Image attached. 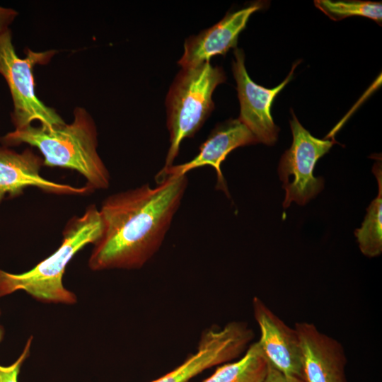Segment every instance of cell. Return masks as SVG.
<instances>
[{
    "label": "cell",
    "mask_w": 382,
    "mask_h": 382,
    "mask_svg": "<svg viewBox=\"0 0 382 382\" xmlns=\"http://www.w3.org/2000/svg\"><path fill=\"white\" fill-rule=\"evenodd\" d=\"M187 186L186 175H169L110 195L100 214L103 231L88 260L93 271L139 269L161 248Z\"/></svg>",
    "instance_id": "6da1fadb"
},
{
    "label": "cell",
    "mask_w": 382,
    "mask_h": 382,
    "mask_svg": "<svg viewBox=\"0 0 382 382\" xmlns=\"http://www.w3.org/2000/svg\"><path fill=\"white\" fill-rule=\"evenodd\" d=\"M97 129L84 108L74 110L71 124L52 128L33 126L14 129L0 139L5 146L28 144L43 156V165L73 169L81 174L92 191L110 185V175L97 151Z\"/></svg>",
    "instance_id": "7a4b0ae2"
},
{
    "label": "cell",
    "mask_w": 382,
    "mask_h": 382,
    "mask_svg": "<svg viewBox=\"0 0 382 382\" xmlns=\"http://www.w3.org/2000/svg\"><path fill=\"white\" fill-rule=\"evenodd\" d=\"M102 231L99 209L95 204H91L82 216H74L68 221L63 231L61 245L33 269L21 274H11L0 270V297L23 290L42 301L75 303L76 296L62 284L66 267L84 246L94 244Z\"/></svg>",
    "instance_id": "3957f363"
},
{
    "label": "cell",
    "mask_w": 382,
    "mask_h": 382,
    "mask_svg": "<svg viewBox=\"0 0 382 382\" xmlns=\"http://www.w3.org/2000/svg\"><path fill=\"white\" fill-rule=\"evenodd\" d=\"M225 81L222 68L209 61L183 67L176 75L166 100L170 146L160 171L173 166L183 140L192 137L203 125L214 108L213 92Z\"/></svg>",
    "instance_id": "277c9868"
},
{
    "label": "cell",
    "mask_w": 382,
    "mask_h": 382,
    "mask_svg": "<svg viewBox=\"0 0 382 382\" xmlns=\"http://www.w3.org/2000/svg\"><path fill=\"white\" fill-rule=\"evenodd\" d=\"M55 52L54 50L37 52L27 49L26 57L20 58L12 42L11 29L0 32V74L11 93V120L15 129L28 127L35 120L47 128L65 124L54 109L38 98L35 91L34 66L47 64Z\"/></svg>",
    "instance_id": "5b68a950"
},
{
    "label": "cell",
    "mask_w": 382,
    "mask_h": 382,
    "mask_svg": "<svg viewBox=\"0 0 382 382\" xmlns=\"http://www.w3.org/2000/svg\"><path fill=\"white\" fill-rule=\"evenodd\" d=\"M292 113L290 127L293 136L291 147L282 155L278 174L285 190L284 208L294 202L304 205L315 197L324 187L321 177L313 175L318 160L328 153L333 140L320 139L313 137Z\"/></svg>",
    "instance_id": "8992f818"
},
{
    "label": "cell",
    "mask_w": 382,
    "mask_h": 382,
    "mask_svg": "<svg viewBox=\"0 0 382 382\" xmlns=\"http://www.w3.org/2000/svg\"><path fill=\"white\" fill-rule=\"evenodd\" d=\"M253 337L243 322H230L223 328H212L202 336L197 352L182 364L151 382H187L204 370L239 356Z\"/></svg>",
    "instance_id": "52a82bcc"
},
{
    "label": "cell",
    "mask_w": 382,
    "mask_h": 382,
    "mask_svg": "<svg viewBox=\"0 0 382 382\" xmlns=\"http://www.w3.org/2000/svg\"><path fill=\"white\" fill-rule=\"evenodd\" d=\"M234 56L232 70L241 105L238 119L252 132L257 143L273 145L277 140L279 129L274 123L271 106L276 96L291 80L296 64L279 86L269 89L251 80L245 66V56L242 50L235 48Z\"/></svg>",
    "instance_id": "ba28073f"
},
{
    "label": "cell",
    "mask_w": 382,
    "mask_h": 382,
    "mask_svg": "<svg viewBox=\"0 0 382 382\" xmlns=\"http://www.w3.org/2000/svg\"><path fill=\"white\" fill-rule=\"evenodd\" d=\"M253 309L260 331L257 342L269 365L303 379L301 349L295 328L288 326L257 296L253 299Z\"/></svg>",
    "instance_id": "9c48e42d"
},
{
    "label": "cell",
    "mask_w": 382,
    "mask_h": 382,
    "mask_svg": "<svg viewBox=\"0 0 382 382\" xmlns=\"http://www.w3.org/2000/svg\"><path fill=\"white\" fill-rule=\"evenodd\" d=\"M257 141L252 132L238 119L229 120L218 125L210 133L208 138L201 144L199 153L191 161L171 166L156 175L157 183L169 175H181L195 168L206 165L213 167L216 173V189L222 190L227 197L229 192L221 166L228 156L235 149Z\"/></svg>",
    "instance_id": "30bf717a"
},
{
    "label": "cell",
    "mask_w": 382,
    "mask_h": 382,
    "mask_svg": "<svg viewBox=\"0 0 382 382\" xmlns=\"http://www.w3.org/2000/svg\"><path fill=\"white\" fill-rule=\"evenodd\" d=\"M294 328L301 349L303 380L346 382L347 359L341 344L311 323L299 322Z\"/></svg>",
    "instance_id": "8fae6325"
},
{
    "label": "cell",
    "mask_w": 382,
    "mask_h": 382,
    "mask_svg": "<svg viewBox=\"0 0 382 382\" xmlns=\"http://www.w3.org/2000/svg\"><path fill=\"white\" fill-rule=\"evenodd\" d=\"M42 165L43 159L30 149L18 153L0 146V204L6 198L21 195L28 187L62 195H83L91 191L87 186L76 187L46 180L40 174Z\"/></svg>",
    "instance_id": "7c38bea8"
},
{
    "label": "cell",
    "mask_w": 382,
    "mask_h": 382,
    "mask_svg": "<svg viewBox=\"0 0 382 382\" xmlns=\"http://www.w3.org/2000/svg\"><path fill=\"white\" fill-rule=\"evenodd\" d=\"M262 8L257 2L237 11L227 13L220 21L185 40L184 52L178 61L182 68L192 66L215 55H224L236 48L238 37L250 16Z\"/></svg>",
    "instance_id": "4fadbf2b"
},
{
    "label": "cell",
    "mask_w": 382,
    "mask_h": 382,
    "mask_svg": "<svg viewBox=\"0 0 382 382\" xmlns=\"http://www.w3.org/2000/svg\"><path fill=\"white\" fill-rule=\"evenodd\" d=\"M269 364L257 342L235 362L225 364L202 382H263Z\"/></svg>",
    "instance_id": "5bb4252c"
},
{
    "label": "cell",
    "mask_w": 382,
    "mask_h": 382,
    "mask_svg": "<svg viewBox=\"0 0 382 382\" xmlns=\"http://www.w3.org/2000/svg\"><path fill=\"white\" fill-rule=\"evenodd\" d=\"M378 183L377 197L367 208V214L361 228L354 234L361 252L369 257L378 256L382 253V177L381 163L373 168Z\"/></svg>",
    "instance_id": "9a60e30c"
},
{
    "label": "cell",
    "mask_w": 382,
    "mask_h": 382,
    "mask_svg": "<svg viewBox=\"0 0 382 382\" xmlns=\"http://www.w3.org/2000/svg\"><path fill=\"white\" fill-rule=\"evenodd\" d=\"M316 6L333 21L359 16L371 18L381 25V2L369 1H315Z\"/></svg>",
    "instance_id": "2e32d148"
},
{
    "label": "cell",
    "mask_w": 382,
    "mask_h": 382,
    "mask_svg": "<svg viewBox=\"0 0 382 382\" xmlns=\"http://www.w3.org/2000/svg\"><path fill=\"white\" fill-rule=\"evenodd\" d=\"M32 338H30L18 359L8 366L0 365V382H18L21 367L29 354Z\"/></svg>",
    "instance_id": "e0dca14e"
},
{
    "label": "cell",
    "mask_w": 382,
    "mask_h": 382,
    "mask_svg": "<svg viewBox=\"0 0 382 382\" xmlns=\"http://www.w3.org/2000/svg\"><path fill=\"white\" fill-rule=\"evenodd\" d=\"M263 382H305V381L300 378L285 374L269 365L267 373Z\"/></svg>",
    "instance_id": "ac0fdd59"
},
{
    "label": "cell",
    "mask_w": 382,
    "mask_h": 382,
    "mask_svg": "<svg viewBox=\"0 0 382 382\" xmlns=\"http://www.w3.org/2000/svg\"><path fill=\"white\" fill-rule=\"evenodd\" d=\"M17 16L18 12L14 9L0 6V32L10 28Z\"/></svg>",
    "instance_id": "d6986e66"
},
{
    "label": "cell",
    "mask_w": 382,
    "mask_h": 382,
    "mask_svg": "<svg viewBox=\"0 0 382 382\" xmlns=\"http://www.w3.org/2000/svg\"><path fill=\"white\" fill-rule=\"evenodd\" d=\"M4 336V329L3 328L0 327V342L2 340Z\"/></svg>",
    "instance_id": "ffe728a7"
}]
</instances>
